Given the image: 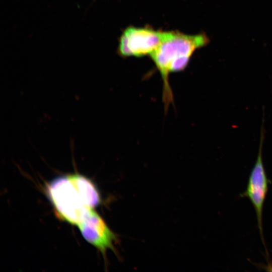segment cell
<instances>
[{
    "label": "cell",
    "instance_id": "obj_1",
    "mask_svg": "<svg viewBox=\"0 0 272 272\" xmlns=\"http://www.w3.org/2000/svg\"><path fill=\"white\" fill-rule=\"evenodd\" d=\"M46 192L56 215L75 225L101 202L100 193L94 184L78 173L56 177L48 184Z\"/></svg>",
    "mask_w": 272,
    "mask_h": 272
},
{
    "label": "cell",
    "instance_id": "obj_5",
    "mask_svg": "<svg viewBox=\"0 0 272 272\" xmlns=\"http://www.w3.org/2000/svg\"><path fill=\"white\" fill-rule=\"evenodd\" d=\"M86 241L99 250L104 257L108 249L115 252L114 244L117 238L102 218L93 209L77 225Z\"/></svg>",
    "mask_w": 272,
    "mask_h": 272
},
{
    "label": "cell",
    "instance_id": "obj_4",
    "mask_svg": "<svg viewBox=\"0 0 272 272\" xmlns=\"http://www.w3.org/2000/svg\"><path fill=\"white\" fill-rule=\"evenodd\" d=\"M166 32L149 27L129 26L119 39L117 53L124 57L150 55L163 41Z\"/></svg>",
    "mask_w": 272,
    "mask_h": 272
},
{
    "label": "cell",
    "instance_id": "obj_2",
    "mask_svg": "<svg viewBox=\"0 0 272 272\" xmlns=\"http://www.w3.org/2000/svg\"><path fill=\"white\" fill-rule=\"evenodd\" d=\"M209 42V38L205 33L189 35L178 31H166L161 44L150 55L161 76L166 108L173 100L169 75L184 70L195 51Z\"/></svg>",
    "mask_w": 272,
    "mask_h": 272
},
{
    "label": "cell",
    "instance_id": "obj_3",
    "mask_svg": "<svg viewBox=\"0 0 272 272\" xmlns=\"http://www.w3.org/2000/svg\"><path fill=\"white\" fill-rule=\"evenodd\" d=\"M264 133L263 120L256 160L249 174L246 188L244 192L239 194V196L248 198L252 205L256 213L260 238L263 246L266 248L263 234L262 213L270 180L267 177L262 159Z\"/></svg>",
    "mask_w": 272,
    "mask_h": 272
}]
</instances>
